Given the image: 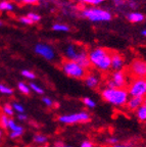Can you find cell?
I'll return each mask as SVG.
<instances>
[{"label":"cell","instance_id":"cell-1","mask_svg":"<svg viewBox=\"0 0 146 147\" xmlns=\"http://www.w3.org/2000/svg\"><path fill=\"white\" fill-rule=\"evenodd\" d=\"M91 65L101 71H107L112 69V50L103 47L94 48L88 53Z\"/></svg>","mask_w":146,"mask_h":147},{"label":"cell","instance_id":"cell-2","mask_svg":"<svg viewBox=\"0 0 146 147\" xmlns=\"http://www.w3.org/2000/svg\"><path fill=\"white\" fill-rule=\"evenodd\" d=\"M101 97L104 101L114 106H126L129 100L128 90L119 89V88H105L101 92Z\"/></svg>","mask_w":146,"mask_h":147},{"label":"cell","instance_id":"cell-3","mask_svg":"<svg viewBox=\"0 0 146 147\" xmlns=\"http://www.w3.org/2000/svg\"><path fill=\"white\" fill-rule=\"evenodd\" d=\"M83 18L91 22H110L112 16L108 10L99 8V7H88L84 8L81 12Z\"/></svg>","mask_w":146,"mask_h":147},{"label":"cell","instance_id":"cell-4","mask_svg":"<svg viewBox=\"0 0 146 147\" xmlns=\"http://www.w3.org/2000/svg\"><path fill=\"white\" fill-rule=\"evenodd\" d=\"M62 69L66 76L71 77V78L77 79V80H82L85 79L87 73V69L82 67L80 64H78L74 60L66 59L62 63Z\"/></svg>","mask_w":146,"mask_h":147},{"label":"cell","instance_id":"cell-5","mask_svg":"<svg viewBox=\"0 0 146 147\" xmlns=\"http://www.w3.org/2000/svg\"><path fill=\"white\" fill-rule=\"evenodd\" d=\"M129 96L131 97H146V79H132L127 87Z\"/></svg>","mask_w":146,"mask_h":147},{"label":"cell","instance_id":"cell-6","mask_svg":"<svg viewBox=\"0 0 146 147\" xmlns=\"http://www.w3.org/2000/svg\"><path fill=\"white\" fill-rule=\"evenodd\" d=\"M129 75L132 79H146V61L136 58L129 67Z\"/></svg>","mask_w":146,"mask_h":147},{"label":"cell","instance_id":"cell-7","mask_svg":"<svg viewBox=\"0 0 146 147\" xmlns=\"http://www.w3.org/2000/svg\"><path fill=\"white\" fill-rule=\"evenodd\" d=\"M91 119L89 113L86 111H80V113H71V115H64L58 117V121L64 124H79V123H88Z\"/></svg>","mask_w":146,"mask_h":147},{"label":"cell","instance_id":"cell-8","mask_svg":"<svg viewBox=\"0 0 146 147\" xmlns=\"http://www.w3.org/2000/svg\"><path fill=\"white\" fill-rule=\"evenodd\" d=\"M126 86H127V78H126V73L123 71H116L112 73V78L107 81V88L124 89Z\"/></svg>","mask_w":146,"mask_h":147},{"label":"cell","instance_id":"cell-9","mask_svg":"<svg viewBox=\"0 0 146 147\" xmlns=\"http://www.w3.org/2000/svg\"><path fill=\"white\" fill-rule=\"evenodd\" d=\"M35 52L47 60H52L55 57V52L53 50V48L51 46L47 45V44H43V43L37 44L35 46Z\"/></svg>","mask_w":146,"mask_h":147},{"label":"cell","instance_id":"cell-10","mask_svg":"<svg viewBox=\"0 0 146 147\" xmlns=\"http://www.w3.org/2000/svg\"><path fill=\"white\" fill-rule=\"evenodd\" d=\"M73 60L77 62L78 64H80L81 67H84V69H90V67H91V62H90L88 52L85 51L84 49H82V48L79 49L77 55H76V57L74 58Z\"/></svg>","mask_w":146,"mask_h":147},{"label":"cell","instance_id":"cell-11","mask_svg":"<svg viewBox=\"0 0 146 147\" xmlns=\"http://www.w3.org/2000/svg\"><path fill=\"white\" fill-rule=\"evenodd\" d=\"M125 60H124L123 55L116 51H112V69L116 71H121L123 69Z\"/></svg>","mask_w":146,"mask_h":147},{"label":"cell","instance_id":"cell-12","mask_svg":"<svg viewBox=\"0 0 146 147\" xmlns=\"http://www.w3.org/2000/svg\"><path fill=\"white\" fill-rule=\"evenodd\" d=\"M84 82L86 84L87 87L89 88H97L99 85V83H100V80L97 76H96L95 74H92V73H88L86 75L84 79Z\"/></svg>","mask_w":146,"mask_h":147},{"label":"cell","instance_id":"cell-13","mask_svg":"<svg viewBox=\"0 0 146 147\" xmlns=\"http://www.w3.org/2000/svg\"><path fill=\"white\" fill-rule=\"evenodd\" d=\"M144 103V98L142 97H131L126 104L129 110H137Z\"/></svg>","mask_w":146,"mask_h":147},{"label":"cell","instance_id":"cell-14","mask_svg":"<svg viewBox=\"0 0 146 147\" xmlns=\"http://www.w3.org/2000/svg\"><path fill=\"white\" fill-rule=\"evenodd\" d=\"M80 48H77V46L75 44H70V45L66 46V50H64V54H66V57L70 60H73L76 57L78 51Z\"/></svg>","mask_w":146,"mask_h":147},{"label":"cell","instance_id":"cell-15","mask_svg":"<svg viewBox=\"0 0 146 147\" xmlns=\"http://www.w3.org/2000/svg\"><path fill=\"white\" fill-rule=\"evenodd\" d=\"M127 18L128 21L131 22V23H141L145 20V16L141 12H130L127 16Z\"/></svg>","mask_w":146,"mask_h":147},{"label":"cell","instance_id":"cell-16","mask_svg":"<svg viewBox=\"0 0 146 147\" xmlns=\"http://www.w3.org/2000/svg\"><path fill=\"white\" fill-rule=\"evenodd\" d=\"M136 117L139 121L145 122L146 121V103H143L137 110H136Z\"/></svg>","mask_w":146,"mask_h":147},{"label":"cell","instance_id":"cell-17","mask_svg":"<svg viewBox=\"0 0 146 147\" xmlns=\"http://www.w3.org/2000/svg\"><path fill=\"white\" fill-rule=\"evenodd\" d=\"M14 4L8 2V1H1L0 2V10L1 11H11V10H14Z\"/></svg>","mask_w":146,"mask_h":147},{"label":"cell","instance_id":"cell-18","mask_svg":"<svg viewBox=\"0 0 146 147\" xmlns=\"http://www.w3.org/2000/svg\"><path fill=\"white\" fill-rule=\"evenodd\" d=\"M52 30L56 31V32H69L70 27L64 24H54L52 26Z\"/></svg>","mask_w":146,"mask_h":147},{"label":"cell","instance_id":"cell-19","mask_svg":"<svg viewBox=\"0 0 146 147\" xmlns=\"http://www.w3.org/2000/svg\"><path fill=\"white\" fill-rule=\"evenodd\" d=\"M18 89L20 90L23 94H26V95H29V94H30V92H31L30 87H29L27 84H25V83H23V82L18 83Z\"/></svg>","mask_w":146,"mask_h":147},{"label":"cell","instance_id":"cell-20","mask_svg":"<svg viewBox=\"0 0 146 147\" xmlns=\"http://www.w3.org/2000/svg\"><path fill=\"white\" fill-rule=\"evenodd\" d=\"M8 129L11 130V132H16V131H24L23 127L18 126V124H16L14 119H9V122H8Z\"/></svg>","mask_w":146,"mask_h":147},{"label":"cell","instance_id":"cell-21","mask_svg":"<svg viewBox=\"0 0 146 147\" xmlns=\"http://www.w3.org/2000/svg\"><path fill=\"white\" fill-rule=\"evenodd\" d=\"M0 93H2V94L5 95H11L14 94V89L4 85V84H0Z\"/></svg>","mask_w":146,"mask_h":147},{"label":"cell","instance_id":"cell-22","mask_svg":"<svg viewBox=\"0 0 146 147\" xmlns=\"http://www.w3.org/2000/svg\"><path fill=\"white\" fill-rule=\"evenodd\" d=\"M3 113H4V115H6L7 117H12L14 115V108H12V105H10V104L6 103L4 104V106H3Z\"/></svg>","mask_w":146,"mask_h":147},{"label":"cell","instance_id":"cell-23","mask_svg":"<svg viewBox=\"0 0 146 147\" xmlns=\"http://www.w3.org/2000/svg\"><path fill=\"white\" fill-rule=\"evenodd\" d=\"M8 122H9V119L6 115H0V126L2 127L4 129H8Z\"/></svg>","mask_w":146,"mask_h":147},{"label":"cell","instance_id":"cell-24","mask_svg":"<svg viewBox=\"0 0 146 147\" xmlns=\"http://www.w3.org/2000/svg\"><path fill=\"white\" fill-rule=\"evenodd\" d=\"M29 87H30V89L33 90L35 93H37V94H43V93H44V90L42 89L40 86L36 85L35 83H31L30 85H29Z\"/></svg>","mask_w":146,"mask_h":147},{"label":"cell","instance_id":"cell-25","mask_svg":"<svg viewBox=\"0 0 146 147\" xmlns=\"http://www.w3.org/2000/svg\"><path fill=\"white\" fill-rule=\"evenodd\" d=\"M46 141H47V137L44 135H41V134L36 135L34 137V142L37 143V144H42V143H45Z\"/></svg>","mask_w":146,"mask_h":147},{"label":"cell","instance_id":"cell-26","mask_svg":"<svg viewBox=\"0 0 146 147\" xmlns=\"http://www.w3.org/2000/svg\"><path fill=\"white\" fill-rule=\"evenodd\" d=\"M22 75H23L25 78H27L28 80H34V79L36 78L35 74L33 73V71H29V69H24V71H22Z\"/></svg>","mask_w":146,"mask_h":147},{"label":"cell","instance_id":"cell-27","mask_svg":"<svg viewBox=\"0 0 146 147\" xmlns=\"http://www.w3.org/2000/svg\"><path fill=\"white\" fill-rule=\"evenodd\" d=\"M83 102H84L85 105H87L88 107H90V108H94L96 106L95 101L92 100V99L89 98V97H85V98L83 99Z\"/></svg>","mask_w":146,"mask_h":147},{"label":"cell","instance_id":"cell-28","mask_svg":"<svg viewBox=\"0 0 146 147\" xmlns=\"http://www.w3.org/2000/svg\"><path fill=\"white\" fill-rule=\"evenodd\" d=\"M81 1L88 5H99L104 2L105 0H81Z\"/></svg>","mask_w":146,"mask_h":147},{"label":"cell","instance_id":"cell-29","mask_svg":"<svg viewBox=\"0 0 146 147\" xmlns=\"http://www.w3.org/2000/svg\"><path fill=\"white\" fill-rule=\"evenodd\" d=\"M27 16L30 18L33 23H37V22H39L40 20H41V16L37 13H34V12H30V13H28Z\"/></svg>","mask_w":146,"mask_h":147},{"label":"cell","instance_id":"cell-30","mask_svg":"<svg viewBox=\"0 0 146 147\" xmlns=\"http://www.w3.org/2000/svg\"><path fill=\"white\" fill-rule=\"evenodd\" d=\"M12 108H14V110H16L18 113H25V108H24V106L22 105V104H20V103H16V102L12 103Z\"/></svg>","mask_w":146,"mask_h":147},{"label":"cell","instance_id":"cell-31","mask_svg":"<svg viewBox=\"0 0 146 147\" xmlns=\"http://www.w3.org/2000/svg\"><path fill=\"white\" fill-rule=\"evenodd\" d=\"M18 20H20V22H21L22 24H24V25H33V24H34L32 21H31L30 18H28L27 16H21Z\"/></svg>","mask_w":146,"mask_h":147},{"label":"cell","instance_id":"cell-32","mask_svg":"<svg viewBox=\"0 0 146 147\" xmlns=\"http://www.w3.org/2000/svg\"><path fill=\"white\" fill-rule=\"evenodd\" d=\"M23 133H24V131L10 132V134H9V136H10V138H11V139H16V138L21 137V136L23 135Z\"/></svg>","mask_w":146,"mask_h":147},{"label":"cell","instance_id":"cell-33","mask_svg":"<svg viewBox=\"0 0 146 147\" xmlns=\"http://www.w3.org/2000/svg\"><path fill=\"white\" fill-rule=\"evenodd\" d=\"M42 101H43V103L45 104L46 106H51L53 103L52 100H51L49 97H43V98H42Z\"/></svg>","mask_w":146,"mask_h":147},{"label":"cell","instance_id":"cell-34","mask_svg":"<svg viewBox=\"0 0 146 147\" xmlns=\"http://www.w3.org/2000/svg\"><path fill=\"white\" fill-rule=\"evenodd\" d=\"M25 4H36V3L39 2V0H20Z\"/></svg>","mask_w":146,"mask_h":147},{"label":"cell","instance_id":"cell-35","mask_svg":"<svg viewBox=\"0 0 146 147\" xmlns=\"http://www.w3.org/2000/svg\"><path fill=\"white\" fill-rule=\"evenodd\" d=\"M112 1H114V4L116 5V7L122 6V5H124V3H125V0H112Z\"/></svg>","mask_w":146,"mask_h":147},{"label":"cell","instance_id":"cell-36","mask_svg":"<svg viewBox=\"0 0 146 147\" xmlns=\"http://www.w3.org/2000/svg\"><path fill=\"white\" fill-rule=\"evenodd\" d=\"M81 147H94L93 143L90 142V141H84V142L81 144Z\"/></svg>","mask_w":146,"mask_h":147},{"label":"cell","instance_id":"cell-37","mask_svg":"<svg viewBox=\"0 0 146 147\" xmlns=\"http://www.w3.org/2000/svg\"><path fill=\"white\" fill-rule=\"evenodd\" d=\"M18 119H20V121H26V119H27V115H26L25 113H18Z\"/></svg>","mask_w":146,"mask_h":147},{"label":"cell","instance_id":"cell-38","mask_svg":"<svg viewBox=\"0 0 146 147\" xmlns=\"http://www.w3.org/2000/svg\"><path fill=\"white\" fill-rule=\"evenodd\" d=\"M108 143L116 145V143H118V139H116V138H110V139H108Z\"/></svg>","mask_w":146,"mask_h":147},{"label":"cell","instance_id":"cell-39","mask_svg":"<svg viewBox=\"0 0 146 147\" xmlns=\"http://www.w3.org/2000/svg\"><path fill=\"white\" fill-rule=\"evenodd\" d=\"M129 5L131 6V8H136V6H137V3L135 2V1H132V0H131L130 2H129Z\"/></svg>","mask_w":146,"mask_h":147},{"label":"cell","instance_id":"cell-40","mask_svg":"<svg viewBox=\"0 0 146 147\" xmlns=\"http://www.w3.org/2000/svg\"><path fill=\"white\" fill-rule=\"evenodd\" d=\"M114 147H131V146H127V145H121V144H116Z\"/></svg>","mask_w":146,"mask_h":147},{"label":"cell","instance_id":"cell-41","mask_svg":"<svg viewBox=\"0 0 146 147\" xmlns=\"http://www.w3.org/2000/svg\"><path fill=\"white\" fill-rule=\"evenodd\" d=\"M141 35L142 36H144V37H146V29H144L143 31L141 32Z\"/></svg>","mask_w":146,"mask_h":147},{"label":"cell","instance_id":"cell-42","mask_svg":"<svg viewBox=\"0 0 146 147\" xmlns=\"http://www.w3.org/2000/svg\"><path fill=\"white\" fill-rule=\"evenodd\" d=\"M56 147H71V146H68V145H60V146H56Z\"/></svg>","mask_w":146,"mask_h":147},{"label":"cell","instance_id":"cell-43","mask_svg":"<svg viewBox=\"0 0 146 147\" xmlns=\"http://www.w3.org/2000/svg\"><path fill=\"white\" fill-rule=\"evenodd\" d=\"M2 25H3V23L1 21H0V26H2Z\"/></svg>","mask_w":146,"mask_h":147},{"label":"cell","instance_id":"cell-44","mask_svg":"<svg viewBox=\"0 0 146 147\" xmlns=\"http://www.w3.org/2000/svg\"><path fill=\"white\" fill-rule=\"evenodd\" d=\"M0 140H1V132H0Z\"/></svg>","mask_w":146,"mask_h":147},{"label":"cell","instance_id":"cell-45","mask_svg":"<svg viewBox=\"0 0 146 147\" xmlns=\"http://www.w3.org/2000/svg\"><path fill=\"white\" fill-rule=\"evenodd\" d=\"M145 21H146V18H145Z\"/></svg>","mask_w":146,"mask_h":147}]
</instances>
